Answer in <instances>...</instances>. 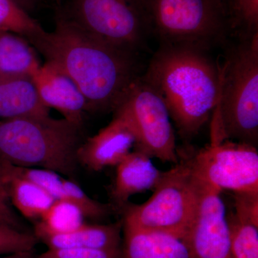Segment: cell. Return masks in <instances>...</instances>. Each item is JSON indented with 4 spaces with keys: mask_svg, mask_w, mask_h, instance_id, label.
Returning <instances> with one entry per match:
<instances>
[{
    "mask_svg": "<svg viewBox=\"0 0 258 258\" xmlns=\"http://www.w3.org/2000/svg\"><path fill=\"white\" fill-rule=\"evenodd\" d=\"M30 44L76 84L88 111H114L142 76L137 53L102 42L60 16L53 31Z\"/></svg>",
    "mask_w": 258,
    "mask_h": 258,
    "instance_id": "6da1fadb",
    "label": "cell"
},
{
    "mask_svg": "<svg viewBox=\"0 0 258 258\" xmlns=\"http://www.w3.org/2000/svg\"><path fill=\"white\" fill-rule=\"evenodd\" d=\"M142 79L165 103L180 137L190 140L216 108L221 66L210 55V50L160 45Z\"/></svg>",
    "mask_w": 258,
    "mask_h": 258,
    "instance_id": "7a4b0ae2",
    "label": "cell"
},
{
    "mask_svg": "<svg viewBox=\"0 0 258 258\" xmlns=\"http://www.w3.org/2000/svg\"><path fill=\"white\" fill-rule=\"evenodd\" d=\"M81 128L50 115L0 119V159L53 171L76 181Z\"/></svg>",
    "mask_w": 258,
    "mask_h": 258,
    "instance_id": "3957f363",
    "label": "cell"
},
{
    "mask_svg": "<svg viewBox=\"0 0 258 258\" xmlns=\"http://www.w3.org/2000/svg\"><path fill=\"white\" fill-rule=\"evenodd\" d=\"M212 128L211 141L230 139L257 145L258 33L241 38L226 55Z\"/></svg>",
    "mask_w": 258,
    "mask_h": 258,
    "instance_id": "277c9868",
    "label": "cell"
},
{
    "mask_svg": "<svg viewBox=\"0 0 258 258\" xmlns=\"http://www.w3.org/2000/svg\"><path fill=\"white\" fill-rule=\"evenodd\" d=\"M150 34L160 45L210 50L232 33L223 0H143Z\"/></svg>",
    "mask_w": 258,
    "mask_h": 258,
    "instance_id": "5b68a950",
    "label": "cell"
},
{
    "mask_svg": "<svg viewBox=\"0 0 258 258\" xmlns=\"http://www.w3.org/2000/svg\"><path fill=\"white\" fill-rule=\"evenodd\" d=\"M199 183L186 161L164 171L152 197L142 205L122 209L123 224L167 232L185 240L196 213Z\"/></svg>",
    "mask_w": 258,
    "mask_h": 258,
    "instance_id": "8992f818",
    "label": "cell"
},
{
    "mask_svg": "<svg viewBox=\"0 0 258 258\" xmlns=\"http://www.w3.org/2000/svg\"><path fill=\"white\" fill-rule=\"evenodd\" d=\"M59 16L91 36L134 53L145 46L150 34L143 0H71Z\"/></svg>",
    "mask_w": 258,
    "mask_h": 258,
    "instance_id": "52a82bcc",
    "label": "cell"
},
{
    "mask_svg": "<svg viewBox=\"0 0 258 258\" xmlns=\"http://www.w3.org/2000/svg\"><path fill=\"white\" fill-rule=\"evenodd\" d=\"M135 136V150L163 162L179 163L170 115L160 96L142 76L114 111Z\"/></svg>",
    "mask_w": 258,
    "mask_h": 258,
    "instance_id": "ba28073f",
    "label": "cell"
},
{
    "mask_svg": "<svg viewBox=\"0 0 258 258\" xmlns=\"http://www.w3.org/2000/svg\"><path fill=\"white\" fill-rule=\"evenodd\" d=\"M186 161L196 179L221 192L258 193V152L253 145L211 141Z\"/></svg>",
    "mask_w": 258,
    "mask_h": 258,
    "instance_id": "9c48e42d",
    "label": "cell"
},
{
    "mask_svg": "<svg viewBox=\"0 0 258 258\" xmlns=\"http://www.w3.org/2000/svg\"><path fill=\"white\" fill-rule=\"evenodd\" d=\"M198 181V208L184 240L189 258H232L227 212L220 197L221 191Z\"/></svg>",
    "mask_w": 258,
    "mask_h": 258,
    "instance_id": "30bf717a",
    "label": "cell"
},
{
    "mask_svg": "<svg viewBox=\"0 0 258 258\" xmlns=\"http://www.w3.org/2000/svg\"><path fill=\"white\" fill-rule=\"evenodd\" d=\"M136 138L128 123L115 115L109 124L83 141L77 152L79 164L99 171L116 166L135 147Z\"/></svg>",
    "mask_w": 258,
    "mask_h": 258,
    "instance_id": "8fae6325",
    "label": "cell"
},
{
    "mask_svg": "<svg viewBox=\"0 0 258 258\" xmlns=\"http://www.w3.org/2000/svg\"><path fill=\"white\" fill-rule=\"evenodd\" d=\"M33 80L40 99L47 108L57 110L64 119L82 127L87 105L82 93L68 76L45 63Z\"/></svg>",
    "mask_w": 258,
    "mask_h": 258,
    "instance_id": "7c38bea8",
    "label": "cell"
},
{
    "mask_svg": "<svg viewBox=\"0 0 258 258\" xmlns=\"http://www.w3.org/2000/svg\"><path fill=\"white\" fill-rule=\"evenodd\" d=\"M13 174L39 185L55 200H63L79 207L85 217L98 220L108 215L111 206L90 198L76 181L66 179L58 173L40 168L21 167L7 162Z\"/></svg>",
    "mask_w": 258,
    "mask_h": 258,
    "instance_id": "4fadbf2b",
    "label": "cell"
},
{
    "mask_svg": "<svg viewBox=\"0 0 258 258\" xmlns=\"http://www.w3.org/2000/svg\"><path fill=\"white\" fill-rule=\"evenodd\" d=\"M152 158L134 150L117 164L111 196L117 208L122 210L131 197L154 190L161 182L164 171L153 164Z\"/></svg>",
    "mask_w": 258,
    "mask_h": 258,
    "instance_id": "5bb4252c",
    "label": "cell"
},
{
    "mask_svg": "<svg viewBox=\"0 0 258 258\" xmlns=\"http://www.w3.org/2000/svg\"><path fill=\"white\" fill-rule=\"evenodd\" d=\"M124 244L121 258H189L181 237L167 232L144 230L123 224Z\"/></svg>",
    "mask_w": 258,
    "mask_h": 258,
    "instance_id": "9a60e30c",
    "label": "cell"
},
{
    "mask_svg": "<svg viewBox=\"0 0 258 258\" xmlns=\"http://www.w3.org/2000/svg\"><path fill=\"white\" fill-rule=\"evenodd\" d=\"M123 222L109 225H90L85 222L78 228L64 233H51L35 227L37 240L48 248H120V232Z\"/></svg>",
    "mask_w": 258,
    "mask_h": 258,
    "instance_id": "2e32d148",
    "label": "cell"
},
{
    "mask_svg": "<svg viewBox=\"0 0 258 258\" xmlns=\"http://www.w3.org/2000/svg\"><path fill=\"white\" fill-rule=\"evenodd\" d=\"M48 115L50 109L42 103L33 78L0 77V119Z\"/></svg>",
    "mask_w": 258,
    "mask_h": 258,
    "instance_id": "e0dca14e",
    "label": "cell"
},
{
    "mask_svg": "<svg viewBox=\"0 0 258 258\" xmlns=\"http://www.w3.org/2000/svg\"><path fill=\"white\" fill-rule=\"evenodd\" d=\"M0 181L12 205L23 217L38 221L55 200L39 185L10 170L6 161L0 159Z\"/></svg>",
    "mask_w": 258,
    "mask_h": 258,
    "instance_id": "ac0fdd59",
    "label": "cell"
},
{
    "mask_svg": "<svg viewBox=\"0 0 258 258\" xmlns=\"http://www.w3.org/2000/svg\"><path fill=\"white\" fill-rule=\"evenodd\" d=\"M41 66L28 40L13 32L0 31V77L33 78Z\"/></svg>",
    "mask_w": 258,
    "mask_h": 258,
    "instance_id": "d6986e66",
    "label": "cell"
},
{
    "mask_svg": "<svg viewBox=\"0 0 258 258\" xmlns=\"http://www.w3.org/2000/svg\"><path fill=\"white\" fill-rule=\"evenodd\" d=\"M232 258H258V221L235 211L227 213Z\"/></svg>",
    "mask_w": 258,
    "mask_h": 258,
    "instance_id": "ffe728a7",
    "label": "cell"
},
{
    "mask_svg": "<svg viewBox=\"0 0 258 258\" xmlns=\"http://www.w3.org/2000/svg\"><path fill=\"white\" fill-rule=\"evenodd\" d=\"M84 218L81 209L74 203L55 200L35 227L51 233H64L84 224Z\"/></svg>",
    "mask_w": 258,
    "mask_h": 258,
    "instance_id": "44dd1931",
    "label": "cell"
},
{
    "mask_svg": "<svg viewBox=\"0 0 258 258\" xmlns=\"http://www.w3.org/2000/svg\"><path fill=\"white\" fill-rule=\"evenodd\" d=\"M0 31L18 34L30 42L46 32L13 0H0Z\"/></svg>",
    "mask_w": 258,
    "mask_h": 258,
    "instance_id": "7402d4cb",
    "label": "cell"
},
{
    "mask_svg": "<svg viewBox=\"0 0 258 258\" xmlns=\"http://www.w3.org/2000/svg\"><path fill=\"white\" fill-rule=\"evenodd\" d=\"M226 6L232 32L240 38L258 33V0H228Z\"/></svg>",
    "mask_w": 258,
    "mask_h": 258,
    "instance_id": "603a6c76",
    "label": "cell"
},
{
    "mask_svg": "<svg viewBox=\"0 0 258 258\" xmlns=\"http://www.w3.org/2000/svg\"><path fill=\"white\" fill-rule=\"evenodd\" d=\"M37 241L35 235L0 223V255L32 252Z\"/></svg>",
    "mask_w": 258,
    "mask_h": 258,
    "instance_id": "cb8c5ba5",
    "label": "cell"
},
{
    "mask_svg": "<svg viewBox=\"0 0 258 258\" xmlns=\"http://www.w3.org/2000/svg\"><path fill=\"white\" fill-rule=\"evenodd\" d=\"M32 258H121V247L117 249L48 248Z\"/></svg>",
    "mask_w": 258,
    "mask_h": 258,
    "instance_id": "d4e9b609",
    "label": "cell"
},
{
    "mask_svg": "<svg viewBox=\"0 0 258 258\" xmlns=\"http://www.w3.org/2000/svg\"><path fill=\"white\" fill-rule=\"evenodd\" d=\"M0 223L10 226L17 230L24 231L23 224L16 212L13 210L8 193L0 181Z\"/></svg>",
    "mask_w": 258,
    "mask_h": 258,
    "instance_id": "484cf974",
    "label": "cell"
},
{
    "mask_svg": "<svg viewBox=\"0 0 258 258\" xmlns=\"http://www.w3.org/2000/svg\"><path fill=\"white\" fill-rule=\"evenodd\" d=\"M13 1L29 13L31 10L35 9L38 0H13Z\"/></svg>",
    "mask_w": 258,
    "mask_h": 258,
    "instance_id": "4316f807",
    "label": "cell"
},
{
    "mask_svg": "<svg viewBox=\"0 0 258 258\" xmlns=\"http://www.w3.org/2000/svg\"><path fill=\"white\" fill-rule=\"evenodd\" d=\"M33 255L32 252H18V253L10 254L7 257L0 258H32Z\"/></svg>",
    "mask_w": 258,
    "mask_h": 258,
    "instance_id": "83f0119b",
    "label": "cell"
},
{
    "mask_svg": "<svg viewBox=\"0 0 258 258\" xmlns=\"http://www.w3.org/2000/svg\"><path fill=\"white\" fill-rule=\"evenodd\" d=\"M224 2H225V5H227V1H228V0H223ZM227 7V6H226Z\"/></svg>",
    "mask_w": 258,
    "mask_h": 258,
    "instance_id": "f1b7e54d",
    "label": "cell"
}]
</instances>
